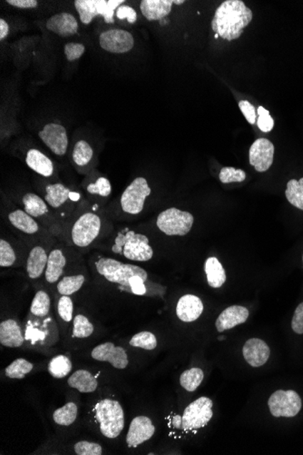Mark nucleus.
Segmentation results:
<instances>
[{
    "instance_id": "nucleus-31",
    "label": "nucleus",
    "mask_w": 303,
    "mask_h": 455,
    "mask_svg": "<svg viewBox=\"0 0 303 455\" xmlns=\"http://www.w3.org/2000/svg\"><path fill=\"white\" fill-rule=\"evenodd\" d=\"M249 317L247 308L241 305H232L226 308L216 320L215 327L220 333L230 330L239 324L245 323Z\"/></svg>"
},
{
    "instance_id": "nucleus-16",
    "label": "nucleus",
    "mask_w": 303,
    "mask_h": 455,
    "mask_svg": "<svg viewBox=\"0 0 303 455\" xmlns=\"http://www.w3.org/2000/svg\"><path fill=\"white\" fill-rule=\"evenodd\" d=\"M25 164L39 177L49 180H59V168L48 155L36 147H25L20 153Z\"/></svg>"
},
{
    "instance_id": "nucleus-23",
    "label": "nucleus",
    "mask_w": 303,
    "mask_h": 455,
    "mask_svg": "<svg viewBox=\"0 0 303 455\" xmlns=\"http://www.w3.org/2000/svg\"><path fill=\"white\" fill-rule=\"evenodd\" d=\"M53 307L58 322L60 337L65 338L75 317L74 300L69 295L52 293Z\"/></svg>"
},
{
    "instance_id": "nucleus-7",
    "label": "nucleus",
    "mask_w": 303,
    "mask_h": 455,
    "mask_svg": "<svg viewBox=\"0 0 303 455\" xmlns=\"http://www.w3.org/2000/svg\"><path fill=\"white\" fill-rule=\"evenodd\" d=\"M1 209L2 217L13 235L24 241L29 247L43 238L52 237L48 229L16 205L4 193H2Z\"/></svg>"
},
{
    "instance_id": "nucleus-2",
    "label": "nucleus",
    "mask_w": 303,
    "mask_h": 455,
    "mask_svg": "<svg viewBox=\"0 0 303 455\" xmlns=\"http://www.w3.org/2000/svg\"><path fill=\"white\" fill-rule=\"evenodd\" d=\"M62 227L60 241L78 251L95 247L115 230L114 221L106 209L96 207L85 198Z\"/></svg>"
},
{
    "instance_id": "nucleus-28",
    "label": "nucleus",
    "mask_w": 303,
    "mask_h": 455,
    "mask_svg": "<svg viewBox=\"0 0 303 455\" xmlns=\"http://www.w3.org/2000/svg\"><path fill=\"white\" fill-rule=\"evenodd\" d=\"M46 28L50 32L54 33L62 38L78 34L79 23L72 13L60 12L50 16L46 22Z\"/></svg>"
},
{
    "instance_id": "nucleus-29",
    "label": "nucleus",
    "mask_w": 303,
    "mask_h": 455,
    "mask_svg": "<svg viewBox=\"0 0 303 455\" xmlns=\"http://www.w3.org/2000/svg\"><path fill=\"white\" fill-rule=\"evenodd\" d=\"M202 312H204V304L201 298L195 295H183L176 305V315L184 323H192L197 320Z\"/></svg>"
},
{
    "instance_id": "nucleus-15",
    "label": "nucleus",
    "mask_w": 303,
    "mask_h": 455,
    "mask_svg": "<svg viewBox=\"0 0 303 455\" xmlns=\"http://www.w3.org/2000/svg\"><path fill=\"white\" fill-rule=\"evenodd\" d=\"M39 140L48 150L58 158H66L69 153V137L64 125L50 121L42 126L36 133Z\"/></svg>"
},
{
    "instance_id": "nucleus-41",
    "label": "nucleus",
    "mask_w": 303,
    "mask_h": 455,
    "mask_svg": "<svg viewBox=\"0 0 303 455\" xmlns=\"http://www.w3.org/2000/svg\"><path fill=\"white\" fill-rule=\"evenodd\" d=\"M285 195L292 205L303 210V178L299 181L296 179L289 180Z\"/></svg>"
},
{
    "instance_id": "nucleus-51",
    "label": "nucleus",
    "mask_w": 303,
    "mask_h": 455,
    "mask_svg": "<svg viewBox=\"0 0 303 455\" xmlns=\"http://www.w3.org/2000/svg\"><path fill=\"white\" fill-rule=\"evenodd\" d=\"M9 34V23L4 19H0V41H4Z\"/></svg>"
},
{
    "instance_id": "nucleus-4",
    "label": "nucleus",
    "mask_w": 303,
    "mask_h": 455,
    "mask_svg": "<svg viewBox=\"0 0 303 455\" xmlns=\"http://www.w3.org/2000/svg\"><path fill=\"white\" fill-rule=\"evenodd\" d=\"M33 185L50 209L55 217L63 225L71 217L78 208L80 202L84 198L81 192L73 187H68L61 180H49L35 175L33 177Z\"/></svg>"
},
{
    "instance_id": "nucleus-44",
    "label": "nucleus",
    "mask_w": 303,
    "mask_h": 455,
    "mask_svg": "<svg viewBox=\"0 0 303 455\" xmlns=\"http://www.w3.org/2000/svg\"><path fill=\"white\" fill-rule=\"evenodd\" d=\"M219 178L224 184H229V183H241L245 180L246 174L242 169L227 167L222 168L221 172H220Z\"/></svg>"
},
{
    "instance_id": "nucleus-24",
    "label": "nucleus",
    "mask_w": 303,
    "mask_h": 455,
    "mask_svg": "<svg viewBox=\"0 0 303 455\" xmlns=\"http://www.w3.org/2000/svg\"><path fill=\"white\" fill-rule=\"evenodd\" d=\"M250 164L258 172L267 171L274 158V145L266 138H260L252 145L249 152Z\"/></svg>"
},
{
    "instance_id": "nucleus-11",
    "label": "nucleus",
    "mask_w": 303,
    "mask_h": 455,
    "mask_svg": "<svg viewBox=\"0 0 303 455\" xmlns=\"http://www.w3.org/2000/svg\"><path fill=\"white\" fill-rule=\"evenodd\" d=\"M92 413L99 433L108 439H116L124 431L125 411L118 400L102 398L96 402Z\"/></svg>"
},
{
    "instance_id": "nucleus-49",
    "label": "nucleus",
    "mask_w": 303,
    "mask_h": 455,
    "mask_svg": "<svg viewBox=\"0 0 303 455\" xmlns=\"http://www.w3.org/2000/svg\"><path fill=\"white\" fill-rule=\"evenodd\" d=\"M292 327L296 334H303V302L296 308L294 318H292Z\"/></svg>"
},
{
    "instance_id": "nucleus-6",
    "label": "nucleus",
    "mask_w": 303,
    "mask_h": 455,
    "mask_svg": "<svg viewBox=\"0 0 303 455\" xmlns=\"http://www.w3.org/2000/svg\"><path fill=\"white\" fill-rule=\"evenodd\" d=\"M252 12L241 0H227L216 9L212 29L222 39L232 41L242 36L252 21Z\"/></svg>"
},
{
    "instance_id": "nucleus-18",
    "label": "nucleus",
    "mask_w": 303,
    "mask_h": 455,
    "mask_svg": "<svg viewBox=\"0 0 303 455\" xmlns=\"http://www.w3.org/2000/svg\"><path fill=\"white\" fill-rule=\"evenodd\" d=\"M212 405V401L205 397H200L190 404L183 414L181 429L195 431L207 425L214 414Z\"/></svg>"
},
{
    "instance_id": "nucleus-43",
    "label": "nucleus",
    "mask_w": 303,
    "mask_h": 455,
    "mask_svg": "<svg viewBox=\"0 0 303 455\" xmlns=\"http://www.w3.org/2000/svg\"><path fill=\"white\" fill-rule=\"evenodd\" d=\"M73 451L78 455H101L104 453L101 444L89 441H78L73 446Z\"/></svg>"
},
{
    "instance_id": "nucleus-19",
    "label": "nucleus",
    "mask_w": 303,
    "mask_h": 455,
    "mask_svg": "<svg viewBox=\"0 0 303 455\" xmlns=\"http://www.w3.org/2000/svg\"><path fill=\"white\" fill-rule=\"evenodd\" d=\"M69 158L73 168L80 175H86L98 165V155L95 148L84 138L76 139L69 148Z\"/></svg>"
},
{
    "instance_id": "nucleus-38",
    "label": "nucleus",
    "mask_w": 303,
    "mask_h": 455,
    "mask_svg": "<svg viewBox=\"0 0 303 455\" xmlns=\"http://www.w3.org/2000/svg\"><path fill=\"white\" fill-rule=\"evenodd\" d=\"M73 364L69 357L64 354H58L50 360L48 370L50 375L56 379H63L71 373Z\"/></svg>"
},
{
    "instance_id": "nucleus-3",
    "label": "nucleus",
    "mask_w": 303,
    "mask_h": 455,
    "mask_svg": "<svg viewBox=\"0 0 303 455\" xmlns=\"http://www.w3.org/2000/svg\"><path fill=\"white\" fill-rule=\"evenodd\" d=\"M22 325L26 340L31 347H51L61 337L53 307L52 294L43 285L36 290Z\"/></svg>"
},
{
    "instance_id": "nucleus-34",
    "label": "nucleus",
    "mask_w": 303,
    "mask_h": 455,
    "mask_svg": "<svg viewBox=\"0 0 303 455\" xmlns=\"http://www.w3.org/2000/svg\"><path fill=\"white\" fill-rule=\"evenodd\" d=\"M69 387L82 394H91L98 390V381L94 374L88 370L79 369L70 375L68 379Z\"/></svg>"
},
{
    "instance_id": "nucleus-5",
    "label": "nucleus",
    "mask_w": 303,
    "mask_h": 455,
    "mask_svg": "<svg viewBox=\"0 0 303 455\" xmlns=\"http://www.w3.org/2000/svg\"><path fill=\"white\" fill-rule=\"evenodd\" d=\"M94 248H101L133 262L149 261L154 255L148 237L128 228L114 230L108 238L96 245Z\"/></svg>"
},
{
    "instance_id": "nucleus-32",
    "label": "nucleus",
    "mask_w": 303,
    "mask_h": 455,
    "mask_svg": "<svg viewBox=\"0 0 303 455\" xmlns=\"http://www.w3.org/2000/svg\"><path fill=\"white\" fill-rule=\"evenodd\" d=\"M111 1H96V0H76L74 2L82 24L89 25L96 16H105L106 9Z\"/></svg>"
},
{
    "instance_id": "nucleus-17",
    "label": "nucleus",
    "mask_w": 303,
    "mask_h": 455,
    "mask_svg": "<svg viewBox=\"0 0 303 455\" xmlns=\"http://www.w3.org/2000/svg\"><path fill=\"white\" fill-rule=\"evenodd\" d=\"M29 247L15 235H2L0 239V267H24Z\"/></svg>"
},
{
    "instance_id": "nucleus-13",
    "label": "nucleus",
    "mask_w": 303,
    "mask_h": 455,
    "mask_svg": "<svg viewBox=\"0 0 303 455\" xmlns=\"http://www.w3.org/2000/svg\"><path fill=\"white\" fill-rule=\"evenodd\" d=\"M84 198L96 207L106 208L112 195V184L106 175L94 169L81 182Z\"/></svg>"
},
{
    "instance_id": "nucleus-26",
    "label": "nucleus",
    "mask_w": 303,
    "mask_h": 455,
    "mask_svg": "<svg viewBox=\"0 0 303 455\" xmlns=\"http://www.w3.org/2000/svg\"><path fill=\"white\" fill-rule=\"evenodd\" d=\"M155 433V425L148 416H138L129 425L125 441L129 448H136L151 439Z\"/></svg>"
},
{
    "instance_id": "nucleus-10",
    "label": "nucleus",
    "mask_w": 303,
    "mask_h": 455,
    "mask_svg": "<svg viewBox=\"0 0 303 455\" xmlns=\"http://www.w3.org/2000/svg\"><path fill=\"white\" fill-rule=\"evenodd\" d=\"M16 205L28 213L40 224L48 229L50 233L61 240L63 227L55 217L54 213L46 204L44 198L36 192L26 191L24 193H16V194L6 195Z\"/></svg>"
},
{
    "instance_id": "nucleus-45",
    "label": "nucleus",
    "mask_w": 303,
    "mask_h": 455,
    "mask_svg": "<svg viewBox=\"0 0 303 455\" xmlns=\"http://www.w3.org/2000/svg\"><path fill=\"white\" fill-rule=\"evenodd\" d=\"M86 52V46L79 42H68L64 46V53L66 59L73 62L78 61Z\"/></svg>"
},
{
    "instance_id": "nucleus-14",
    "label": "nucleus",
    "mask_w": 303,
    "mask_h": 455,
    "mask_svg": "<svg viewBox=\"0 0 303 455\" xmlns=\"http://www.w3.org/2000/svg\"><path fill=\"white\" fill-rule=\"evenodd\" d=\"M194 223L195 218L191 213L171 208L160 213L156 225L160 231L169 237H184L191 231Z\"/></svg>"
},
{
    "instance_id": "nucleus-8",
    "label": "nucleus",
    "mask_w": 303,
    "mask_h": 455,
    "mask_svg": "<svg viewBox=\"0 0 303 455\" xmlns=\"http://www.w3.org/2000/svg\"><path fill=\"white\" fill-rule=\"evenodd\" d=\"M148 182L145 178H136L128 185L118 198L106 207V212L113 221L141 214L146 199L151 195Z\"/></svg>"
},
{
    "instance_id": "nucleus-21",
    "label": "nucleus",
    "mask_w": 303,
    "mask_h": 455,
    "mask_svg": "<svg viewBox=\"0 0 303 455\" xmlns=\"http://www.w3.org/2000/svg\"><path fill=\"white\" fill-rule=\"evenodd\" d=\"M98 43L103 51L112 54H125L135 46L134 36L122 29H110L99 35Z\"/></svg>"
},
{
    "instance_id": "nucleus-48",
    "label": "nucleus",
    "mask_w": 303,
    "mask_h": 455,
    "mask_svg": "<svg viewBox=\"0 0 303 455\" xmlns=\"http://www.w3.org/2000/svg\"><path fill=\"white\" fill-rule=\"evenodd\" d=\"M239 108L250 124L255 125L257 119L255 106L247 101H242L239 102Z\"/></svg>"
},
{
    "instance_id": "nucleus-27",
    "label": "nucleus",
    "mask_w": 303,
    "mask_h": 455,
    "mask_svg": "<svg viewBox=\"0 0 303 455\" xmlns=\"http://www.w3.org/2000/svg\"><path fill=\"white\" fill-rule=\"evenodd\" d=\"M0 344L8 348H20L28 345L24 329L18 319L8 317L0 323Z\"/></svg>"
},
{
    "instance_id": "nucleus-36",
    "label": "nucleus",
    "mask_w": 303,
    "mask_h": 455,
    "mask_svg": "<svg viewBox=\"0 0 303 455\" xmlns=\"http://www.w3.org/2000/svg\"><path fill=\"white\" fill-rule=\"evenodd\" d=\"M205 272L210 287L220 288L226 281L224 267L216 257H209L205 264Z\"/></svg>"
},
{
    "instance_id": "nucleus-39",
    "label": "nucleus",
    "mask_w": 303,
    "mask_h": 455,
    "mask_svg": "<svg viewBox=\"0 0 303 455\" xmlns=\"http://www.w3.org/2000/svg\"><path fill=\"white\" fill-rule=\"evenodd\" d=\"M34 369V364L24 358H18L5 368L4 374L6 378L12 380L24 379L26 375L31 373Z\"/></svg>"
},
{
    "instance_id": "nucleus-9",
    "label": "nucleus",
    "mask_w": 303,
    "mask_h": 455,
    "mask_svg": "<svg viewBox=\"0 0 303 455\" xmlns=\"http://www.w3.org/2000/svg\"><path fill=\"white\" fill-rule=\"evenodd\" d=\"M84 260L78 250L58 240L50 251L42 285L51 293L60 279Z\"/></svg>"
},
{
    "instance_id": "nucleus-42",
    "label": "nucleus",
    "mask_w": 303,
    "mask_h": 455,
    "mask_svg": "<svg viewBox=\"0 0 303 455\" xmlns=\"http://www.w3.org/2000/svg\"><path fill=\"white\" fill-rule=\"evenodd\" d=\"M129 345L133 347L142 348V349L152 351L158 347V339L151 332H140L131 338Z\"/></svg>"
},
{
    "instance_id": "nucleus-40",
    "label": "nucleus",
    "mask_w": 303,
    "mask_h": 455,
    "mask_svg": "<svg viewBox=\"0 0 303 455\" xmlns=\"http://www.w3.org/2000/svg\"><path fill=\"white\" fill-rule=\"evenodd\" d=\"M205 374L198 367L191 368L184 372L180 377V384L188 392H195L204 380Z\"/></svg>"
},
{
    "instance_id": "nucleus-53",
    "label": "nucleus",
    "mask_w": 303,
    "mask_h": 455,
    "mask_svg": "<svg viewBox=\"0 0 303 455\" xmlns=\"http://www.w3.org/2000/svg\"><path fill=\"white\" fill-rule=\"evenodd\" d=\"M218 36H219V35H218V34H215V39H217V38H218Z\"/></svg>"
},
{
    "instance_id": "nucleus-20",
    "label": "nucleus",
    "mask_w": 303,
    "mask_h": 455,
    "mask_svg": "<svg viewBox=\"0 0 303 455\" xmlns=\"http://www.w3.org/2000/svg\"><path fill=\"white\" fill-rule=\"evenodd\" d=\"M271 414L274 417H294L302 409V399L294 390H278L268 401Z\"/></svg>"
},
{
    "instance_id": "nucleus-47",
    "label": "nucleus",
    "mask_w": 303,
    "mask_h": 455,
    "mask_svg": "<svg viewBox=\"0 0 303 455\" xmlns=\"http://www.w3.org/2000/svg\"><path fill=\"white\" fill-rule=\"evenodd\" d=\"M116 18L119 19H126L131 24H134L135 23L136 19H138V14L134 9L131 8L129 6H120L118 9H116L115 12Z\"/></svg>"
},
{
    "instance_id": "nucleus-46",
    "label": "nucleus",
    "mask_w": 303,
    "mask_h": 455,
    "mask_svg": "<svg viewBox=\"0 0 303 455\" xmlns=\"http://www.w3.org/2000/svg\"><path fill=\"white\" fill-rule=\"evenodd\" d=\"M257 113L259 115L257 119L259 128L265 133L271 132L274 127V121L269 115V112L266 111L264 106H259Z\"/></svg>"
},
{
    "instance_id": "nucleus-1",
    "label": "nucleus",
    "mask_w": 303,
    "mask_h": 455,
    "mask_svg": "<svg viewBox=\"0 0 303 455\" xmlns=\"http://www.w3.org/2000/svg\"><path fill=\"white\" fill-rule=\"evenodd\" d=\"M90 267L99 283L111 285L120 292L140 297L165 294V288L150 280L148 272L138 265L96 254L90 259Z\"/></svg>"
},
{
    "instance_id": "nucleus-33",
    "label": "nucleus",
    "mask_w": 303,
    "mask_h": 455,
    "mask_svg": "<svg viewBox=\"0 0 303 455\" xmlns=\"http://www.w3.org/2000/svg\"><path fill=\"white\" fill-rule=\"evenodd\" d=\"M175 0H144L140 4V11L149 21H162L172 11Z\"/></svg>"
},
{
    "instance_id": "nucleus-54",
    "label": "nucleus",
    "mask_w": 303,
    "mask_h": 455,
    "mask_svg": "<svg viewBox=\"0 0 303 455\" xmlns=\"http://www.w3.org/2000/svg\"><path fill=\"white\" fill-rule=\"evenodd\" d=\"M302 260H303V257H302Z\"/></svg>"
},
{
    "instance_id": "nucleus-37",
    "label": "nucleus",
    "mask_w": 303,
    "mask_h": 455,
    "mask_svg": "<svg viewBox=\"0 0 303 455\" xmlns=\"http://www.w3.org/2000/svg\"><path fill=\"white\" fill-rule=\"evenodd\" d=\"M78 407L75 402H68L62 407L53 413L52 418L55 424L60 426H70L78 419Z\"/></svg>"
},
{
    "instance_id": "nucleus-12",
    "label": "nucleus",
    "mask_w": 303,
    "mask_h": 455,
    "mask_svg": "<svg viewBox=\"0 0 303 455\" xmlns=\"http://www.w3.org/2000/svg\"><path fill=\"white\" fill-rule=\"evenodd\" d=\"M58 239L52 235L30 245L24 265L26 277L36 282L44 278L50 251Z\"/></svg>"
},
{
    "instance_id": "nucleus-35",
    "label": "nucleus",
    "mask_w": 303,
    "mask_h": 455,
    "mask_svg": "<svg viewBox=\"0 0 303 455\" xmlns=\"http://www.w3.org/2000/svg\"><path fill=\"white\" fill-rule=\"evenodd\" d=\"M69 330L71 332L70 337L73 340H84V339L88 338L94 334L95 325L90 320L88 315L78 312V313L75 314Z\"/></svg>"
},
{
    "instance_id": "nucleus-52",
    "label": "nucleus",
    "mask_w": 303,
    "mask_h": 455,
    "mask_svg": "<svg viewBox=\"0 0 303 455\" xmlns=\"http://www.w3.org/2000/svg\"><path fill=\"white\" fill-rule=\"evenodd\" d=\"M182 424V416H179V415H175L174 418H173V425H174L175 428H178V429H181Z\"/></svg>"
},
{
    "instance_id": "nucleus-22",
    "label": "nucleus",
    "mask_w": 303,
    "mask_h": 455,
    "mask_svg": "<svg viewBox=\"0 0 303 455\" xmlns=\"http://www.w3.org/2000/svg\"><path fill=\"white\" fill-rule=\"evenodd\" d=\"M93 359L104 362L112 365L115 369H125L129 364L128 353L121 347H116L112 342H106L96 347L91 351Z\"/></svg>"
},
{
    "instance_id": "nucleus-30",
    "label": "nucleus",
    "mask_w": 303,
    "mask_h": 455,
    "mask_svg": "<svg viewBox=\"0 0 303 455\" xmlns=\"http://www.w3.org/2000/svg\"><path fill=\"white\" fill-rule=\"evenodd\" d=\"M245 359L252 367H260L267 363L271 351L267 344L259 338L249 339L242 348Z\"/></svg>"
},
{
    "instance_id": "nucleus-25",
    "label": "nucleus",
    "mask_w": 303,
    "mask_h": 455,
    "mask_svg": "<svg viewBox=\"0 0 303 455\" xmlns=\"http://www.w3.org/2000/svg\"><path fill=\"white\" fill-rule=\"evenodd\" d=\"M86 280H88V271H86L85 263L83 262L82 264L73 268L60 279L51 294L56 293L72 297L73 295L81 290Z\"/></svg>"
},
{
    "instance_id": "nucleus-50",
    "label": "nucleus",
    "mask_w": 303,
    "mask_h": 455,
    "mask_svg": "<svg viewBox=\"0 0 303 455\" xmlns=\"http://www.w3.org/2000/svg\"><path fill=\"white\" fill-rule=\"evenodd\" d=\"M6 4L20 9H33L38 6L36 0H6Z\"/></svg>"
}]
</instances>
